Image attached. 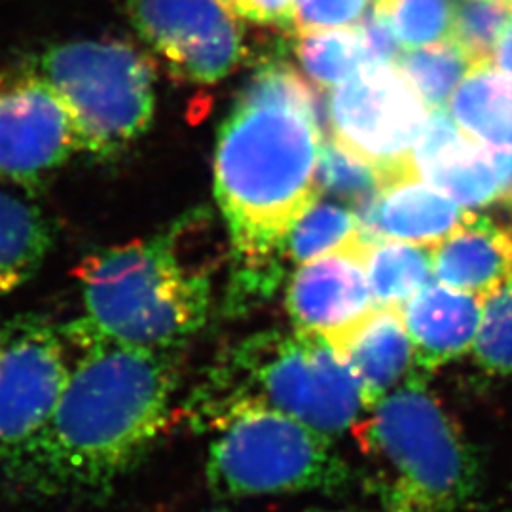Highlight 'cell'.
<instances>
[{
  "label": "cell",
  "mask_w": 512,
  "mask_h": 512,
  "mask_svg": "<svg viewBox=\"0 0 512 512\" xmlns=\"http://www.w3.org/2000/svg\"><path fill=\"white\" fill-rule=\"evenodd\" d=\"M67 338V336H65ZM80 349L50 420L2 471L29 499H92L145 458L173 414L179 353L67 338Z\"/></svg>",
  "instance_id": "cell-1"
},
{
  "label": "cell",
  "mask_w": 512,
  "mask_h": 512,
  "mask_svg": "<svg viewBox=\"0 0 512 512\" xmlns=\"http://www.w3.org/2000/svg\"><path fill=\"white\" fill-rule=\"evenodd\" d=\"M321 118L281 105L238 103L215 152V198L232 249L228 304L234 311L268 298L283 281V243L321 190Z\"/></svg>",
  "instance_id": "cell-2"
},
{
  "label": "cell",
  "mask_w": 512,
  "mask_h": 512,
  "mask_svg": "<svg viewBox=\"0 0 512 512\" xmlns=\"http://www.w3.org/2000/svg\"><path fill=\"white\" fill-rule=\"evenodd\" d=\"M190 224L150 238L105 247L74 268L84 317L63 329L67 338H93L131 348L173 351L207 323L213 283L203 264L186 258Z\"/></svg>",
  "instance_id": "cell-3"
},
{
  "label": "cell",
  "mask_w": 512,
  "mask_h": 512,
  "mask_svg": "<svg viewBox=\"0 0 512 512\" xmlns=\"http://www.w3.org/2000/svg\"><path fill=\"white\" fill-rule=\"evenodd\" d=\"M262 406L334 437L365 410L361 387L329 342L302 330L255 332L224 349L184 404L196 429H217L239 408Z\"/></svg>",
  "instance_id": "cell-4"
},
{
  "label": "cell",
  "mask_w": 512,
  "mask_h": 512,
  "mask_svg": "<svg viewBox=\"0 0 512 512\" xmlns=\"http://www.w3.org/2000/svg\"><path fill=\"white\" fill-rule=\"evenodd\" d=\"M387 512H465L478 467L465 435L425 374L410 376L353 427Z\"/></svg>",
  "instance_id": "cell-5"
},
{
  "label": "cell",
  "mask_w": 512,
  "mask_h": 512,
  "mask_svg": "<svg viewBox=\"0 0 512 512\" xmlns=\"http://www.w3.org/2000/svg\"><path fill=\"white\" fill-rule=\"evenodd\" d=\"M71 112L78 152L109 160L147 133L156 109L154 61L124 40L52 46L29 67Z\"/></svg>",
  "instance_id": "cell-6"
},
{
  "label": "cell",
  "mask_w": 512,
  "mask_h": 512,
  "mask_svg": "<svg viewBox=\"0 0 512 512\" xmlns=\"http://www.w3.org/2000/svg\"><path fill=\"white\" fill-rule=\"evenodd\" d=\"M215 431L207 480L220 497L336 490L349 480L332 437L281 412L245 406Z\"/></svg>",
  "instance_id": "cell-7"
},
{
  "label": "cell",
  "mask_w": 512,
  "mask_h": 512,
  "mask_svg": "<svg viewBox=\"0 0 512 512\" xmlns=\"http://www.w3.org/2000/svg\"><path fill=\"white\" fill-rule=\"evenodd\" d=\"M327 114L330 139L376 167L385 184L418 175L414 150L429 110L399 67L365 65L332 90Z\"/></svg>",
  "instance_id": "cell-8"
},
{
  "label": "cell",
  "mask_w": 512,
  "mask_h": 512,
  "mask_svg": "<svg viewBox=\"0 0 512 512\" xmlns=\"http://www.w3.org/2000/svg\"><path fill=\"white\" fill-rule=\"evenodd\" d=\"M128 10L139 37L177 80L215 84L245 57L239 18L222 0H128Z\"/></svg>",
  "instance_id": "cell-9"
},
{
  "label": "cell",
  "mask_w": 512,
  "mask_h": 512,
  "mask_svg": "<svg viewBox=\"0 0 512 512\" xmlns=\"http://www.w3.org/2000/svg\"><path fill=\"white\" fill-rule=\"evenodd\" d=\"M78 152L73 116L29 69H0V179L40 192Z\"/></svg>",
  "instance_id": "cell-10"
},
{
  "label": "cell",
  "mask_w": 512,
  "mask_h": 512,
  "mask_svg": "<svg viewBox=\"0 0 512 512\" xmlns=\"http://www.w3.org/2000/svg\"><path fill=\"white\" fill-rule=\"evenodd\" d=\"M67 346L63 330L25 315L0 348V467L50 420L73 370Z\"/></svg>",
  "instance_id": "cell-11"
},
{
  "label": "cell",
  "mask_w": 512,
  "mask_h": 512,
  "mask_svg": "<svg viewBox=\"0 0 512 512\" xmlns=\"http://www.w3.org/2000/svg\"><path fill=\"white\" fill-rule=\"evenodd\" d=\"M366 247L368 241L361 239L296 266L285 294L294 329L317 334L334 348L376 310L366 275Z\"/></svg>",
  "instance_id": "cell-12"
},
{
  "label": "cell",
  "mask_w": 512,
  "mask_h": 512,
  "mask_svg": "<svg viewBox=\"0 0 512 512\" xmlns=\"http://www.w3.org/2000/svg\"><path fill=\"white\" fill-rule=\"evenodd\" d=\"M414 164L423 181L469 211L501 200L492 150L469 139L444 107L429 112Z\"/></svg>",
  "instance_id": "cell-13"
},
{
  "label": "cell",
  "mask_w": 512,
  "mask_h": 512,
  "mask_svg": "<svg viewBox=\"0 0 512 512\" xmlns=\"http://www.w3.org/2000/svg\"><path fill=\"white\" fill-rule=\"evenodd\" d=\"M355 213L366 241L395 239L423 247L437 245L473 215L420 175L385 184Z\"/></svg>",
  "instance_id": "cell-14"
},
{
  "label": "cell",
  "mask_w": 512,
  "mask_h": 512,
  "mask_svg": "<svg viewBox=\"0 0 512 512\" xmlns=\"http://www.w3.org/2000/svg\"><path fill=\"white\" fill-rule=\"evenodd\" d=\"M482 298L429 281L403 306L416 370L429 374L473 351Z\"/></svg>",
  "instance_id": "cell-15"
},
{
  "label": "cell",
  "mask_w": 512,
  "mask_h": 512,
  "mask_svg": "<svg viewBox=\"0 0 512 512\" xmlns=\"http://www.w3.org/2000/svg\"><path fill=\"white\" fill-rule=\"evenodd\" d=\"M334 349L355 374L366 412L421 374L401 308H376Z\"/></svg>",
  "instance_id": "cell-16"
},
{
  "label": "cell",
  "mask_w": 512,
  "mask_h": 512,
  "mask_svg": "<svg viewBox=\"0 0 512 512\" xmlns=\"http://www.w3.org/2000/svg\"><path fill=\"white\" fill-rule=\"evenodd\" d=\"M433 279L484 298L512 277V232L473 213L431 247Z\"/></svg>",
  "instance_id": "cell-17"
},
{
  "label": "cell",
  "mask_w": 512,
  "mask_h": 512,
  "mask_svg": "<svg viewBox=\"0 0 512 512\" xmlns=\"http://www.w3.org/2000/svg\"><path fill=\"white\" fill-rule=\"evenodd\" d=\"M458 128L482 147L512 150V76L478 65L452 97Z\"/></svg>",
  "instance_id": "cell-18"
},
{
  "label": "cell",
  "mask_w": 512,
  "mask_h": 512,
  "mask_svg": "<svg viewBox=\"0 0 512 512\" xmlns=\"http://www.w3.org/2000/svg\"><path fill=\"white\" fill-rule=\"evenodd\" d=\"M52 249V230L37 207L0 192V296L37 274Z\"/></svg>",
  "instance_id": "cell-19"
},
{
  "label": "cell",
  "mask_w": 512,
  "mask_h": 512,
  "mask_svg": "<svg viewBox=\"0 0 512 512\" xmlns=\"http://www.w3.org/2000/svg\"><path fill=\"white\" fill-rule=\"evenodd\" d=\"M366 275L376 308H401L433 281L431 247L376 239L366 247Z\"/></svg>",
  "instance_id": "cell-20"
},
{
  "label": "cell",
  "mask_w": 512,
  "mask_h": 512,
  "mask_svg": "<svg viewBox=\"0 0 512 512\" xmlns=\"http://www.w3.org/2000/svg\"><path fill=\"white\" fill-rule=\"evenodd\" d=\"M361 239L365 238L355 209L321 196L289 230L283 243V260L298 266L317 256L351 247Z\"/></svg>",
  "instance_id": "cell-21"
},
{
  "label": "cell",
  "mask_w": 512,
  "mask_h": 512,
  "mask_svg": "<svg viewBox=\"0 0 512 512\" xmlns=\"http://www.w3.org/2000/svg\"><path fill=\"white\" fill-rule=\"evenodd\" d=\"M294 52L311 86L334 90L365 67L357 27L296 33Z\"/></svg>",
  "instance_id": "cell-22"
},
{
  "label": "cell",
  "mask_w": 512,
  "mask_h": 512,
  "mask_svg": "<svg viewBox=\"0 0 512 512\" xmlns=\"http://www.w3.org/2000/svg\"><path fill=\"white\" fill-rule=\"evenodd\" d=\"M399 71L420 93L427 109H442L463 78L475 69L454 40H444L401 54Z\"/></svg>",
  "instance_id": "cell-23"
},
{
  "label": "cell",
  "mask_w": 512,
  "mask_h": 512,
  "mask_svg": "<svg viewBox=\"0 0 512 512\" xmlns=\"http://www.w3.org/2000/svg\"><path fill=\"white\" fill-rule=\"evenodd\" d=\"M372 10L391 25L399 44L416 50L452 38L454 0H374Z\"/></svg>",
  "instance_id": "cell-24"
},
{
  "label": "cell",
  "mask_w": 512,
  "mask_h": 512,
  "mask_svg": "<svg viewBox=\"0 0 512 512\" xmlns=\"http://www.w3.org/2000/svg\"><path fill=\"white\" fill-rule=\"evenodd\" d=\"M512 25V0H459L452 38L478 65L494 63L499 40Z\"/></svg>",
  "instance_id": "cell-25"
},
{
  "label": "cell",
  "mask_w": 512,
  "mask_h": 512,
  "mask_svg": "<svg viewBox=\"0 0 512 512\" xmlns=\"http://www.w3.org/2000/svg\"><path fill=\"white\" fill-rule=\"evenodd\" d=\"M384 177L365 160L357 158L336 141H323L317 162V186L353 209L370 202L382 188Z\"/></svg>",
  "instance_id": "cell-26"
},
{
  "label": "cell",
  "mask_w": 512,
  "mask_h": 512,
  "mask_svg": "<svg viewBox=\"0 0 512 512\" xmlns=\"http://www.w3.org/2000/svg\"><path fill=\"white\" fill-rule=\"evenodd\" d=\"M473 353L486 372L512 374V277L482 298Z\"/></svg>",
  "instance_id": "cell-27"
},
{
  "label": "cell",
  "mask_w": 512,
  "mask_h": 512,
  "mask_svg": "<svg viewBox=\"0 0 512 512\" xmlns=\"http://www.w3.org/2000/svg\"><path fill=\"white\" fill-rule=\"evenodd\" d=\"M238 103L245 105H281L306 110L321 118L317 93L310 80L285 61H270L256 71L241 90Z\"/></svg>",
  "instance_id": "cell-28"
},
{
  "label": "cell",
  "mask_w": 512,
  "mask_h": 512,
  "mask_svg": "<svg viewBox=\"0 0 512 512\" xmlns=\"http://www.w3.org/2000/svg\"><path fill=\"white\" fill-rule=\"evenodd\" d=\"M374 0H296L294 31H321L355 27Z\"/></svg>",
  "instance_id": "cell-29"
},
{
  "label": "cell",
  "mask_w": 512,
  "mask_h": 512,
  "mask_svg": "<svg viewBox=\"0 0 512 512\" xmlns=\"http://www.w3.org/2000/svg\"><path fill=\"white\" fill-rule=\"evenodd\" d=\"M365 65H395L401 57V44L387 19L376 10H368L357 25Z\"/></svg>",
  "instance_id": "cell-30"
},
{
  "label": "cell",
  "mask_w": 512,
  "mask_h": 512,
  "mask_svg": "<svg viewBox=\"0 0 512 512\" xmlns=\"http://www.w3.org/2000/svg\"><path fill=\"white\" fill-rule=\"evenodd\" d=\"M234 14L256 25L294 29L296 0H238Z\"/></svg>",
  "instance_id": "cell-31"
},
{
  "label": "cell",
  "mask_w": 512,
  "mask_h": 512,
  "mask_svg": "<svg viewBox=\"0 0 512 512\" xmlns=\"http://www.w3.org/2000/svg\"><path fill=\"white\" fill-rule=\"evenodd\" d=\"M494 63L501 73L512 76V25L495 48Z\"/></svg>",
  "instance_id": "cell-32"
},
{
  "label": "cell",
  "mask_w": 512,
  "mask_h": 512,
  "mask_svg": "<svg viewBox=\"0 0 512 512\" xmlns=\"http://www.w3.org/2000/svg\"><path fill=\"white\" fill-rule=\"evenodd\" d=\"M25 315L23 317H0V348L14 336V332L21 327Z\"/></svg>",
  "instance_id": "cell-33"
},
{
  "label": "cell",
  "mask_w": 512,
  "mask_h": 512,
  "mask_svg": "<svg viewBox=\"0 0 512 512\" xmlns=\"http://www.w3.org/2000/svg\"><path fill=\"white\" fill-rule=\"evenodd\" d=\"M222 2H224L232 12H234V8H236V4H238V0H222Z\"/></svg>",
  "instance_id": "cell-34"
},
{
  "label": "cell",
  "mask_w": 512,
  "mask_h": 512,
  "mask_svg": "<svg viewBox=\"0 0 512 512\" xmlns=\"http://www.w3.org/2000/svg\"><path fill=\"white\" fill-rule=\"evenodd\" d=\"M211 512H228V511H224V509H219V511H211Z\"/></svg>",
  "instance_id": "cell-35"
},
{
  "label": "cell",
  "mask_w": 512,
  "mask_h": 512,
  "mask_svg": "<svg viewBox=\"0 0 512 512\" xmlns=\"http://www.w3.org/2000/svg\"><path fill=\"white\" fill-rule=\"evenodd\" d=\"M317 512H344V511H317Z\"/></svg>",
  "instance_id": "cell-36"
},
{
  "label": "cell",
  "mask_w": 512,
  "mask_h": 512,
  "mask_svg": "<svg viewBox=\"0 0 512 512\" xmlns=\"http://www.w3.org/2000/svg\"><path fill=\"white\" fill-rule=\"evenodd\" d=\"M509 205H511V207H512V202H511V203H509Z\"/></svg>",
  "instance_id": "cell-37"
},
{
  "label": "cell",
  "mask_w": 512,
  "mask_h": 512,
  "mask_svg": "<svg viewBox=\"0 0 512 512\" xmlns=\"http://www.w3.org/2000/svg\"><path fill=\"white\" fill-rule=\"evenodd\" d=\"M511 232H512V230H511Z\"/></svg>",
  "instance_id": "cell-38"
}]
</instances>
